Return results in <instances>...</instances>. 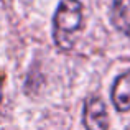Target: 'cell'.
<instances>
[{
	"label": "cell",
	"instance_id": "6da1fadb",
	"mask_svg": "<svg viewBox=\"0 0 130 130\" xmlns=\"http://www.w3.org/2000/svg\"><path fill=\"white\" fill-rule=\"evenodd\" d=\"M83 28V5L79 0H63L53 18V36L59 50H71Z\"/></svg>",
	"mask_w": 130,
	"mask_h": 130
},
{
	"label": "cell",
	"instance_id": "7a4b0ae2",
	"mask_svg": "<svg viewBox=\"0 0 130 130\" xmlns=\"http://www.w3.org/2000/svg\"><path fill=\"white\" fill-rule=\"evenodd\" d=\"M83 122L86 130H109V114L102 99L94 95L84 102Z\"/></svg>",
	"mask_w": 130,
	"mask_h": 130
},
{
	"label": "cell",
	"instance_id": "3957f363",
	"mask_svg": "<svg viewBox=\"0 0 130 130\" xmlns=\"http://www.w3.org/2000/svg\"><path fill=\"white\" fill-rule=\"evenodd\" d=\"M112 102L119 112L130 110V73L120 74L112 87Z\"/></svg>",
	"mask_w": 130,
	"mask_h": 130
},
{
	"label": "cell",
	"instance_id": "277c9868",
	"mask_svg": "<svg viewBox=\"0 0 130 130\" xmlns=\"http://www.w3.org/2000/svg\"><path fill=\"white\" fill-rule=\"evenodd\" d=\"M112 25L120 33L130 36V0H114Z\"/></svg>",
	"mask_w": 130,
	"mask_h": 130
},
{
	"label": "cell",
	"instance_id": "5b68a950",
	"mask_svg": "<svg viewBox=\"0 0 130 130\" xmlns=\"http://www.w3.org/2000/svg\"><path fill=\"white\" fill-rule=\"evenodd\" d=\"M0 101H2V84H0Z\"/></svg>",
	"mask_w": 130,
	"mask_h": 130
}]
</instances>
